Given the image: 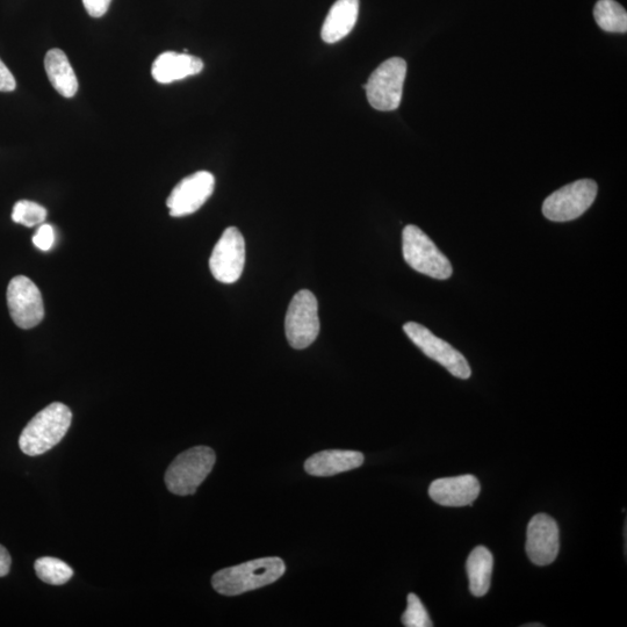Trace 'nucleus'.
<instances>
[{
    "label": "nucleus",
    "mask_w": 627,
    "mask_h": 627,
    "mask_svg": "<svg viewBox=\"0 0 627 627\" xmlns=\"http://www.w3.org/2000/svg\"><path fill=\"white\" fill-rule=\"evenodd\" d=\"M406 76L407 63L400 57L380 64L364 85L370 105L381 112L396 110L401 104Z\"/></svg>",
    "instance_id": "5"
},
{
    "label": "nucleus",
    "mask_w": 627,
    "mask_h": 627,
    "mask_svg": "<svg viewBox=\"0 0 627 627\" xmlns=\"http://www.w3.org/2000/svg\"><path fill=\"white\" fill-rule=\"evenodd\" d=\"M45 68L54 89L64 98H72L78 91V81L74 69L61 49L49 50L45 57Z\"/></svg>",
    "instance_id": "17"
},
{
    "label": "nucleus",
    "mask_w": 627,
    "mask_h": 627,
    "mask_svg": "<svg viewBox=\"0 0 627 627\" xmlns=\"http://www.w3.org/2000/svg\"><path fill=\"white\" fill-rule=\"evenodd\" d=\"M16 78L7 68L2 60H0V92H12L16 90Z\"/></svg>",
    "instance_id": "25"
},
{
    "label": "nucleus",
    "mask_w": 627,
    "mask_h": 627,
    "mask_svg": "<svg viewBox=\"0 0 627 627\" xmlns=\"http://www.w3.org/2000/svg\"><path fill=\"white\" fill-rule=\"evenodd\" d=\"M402 252L405 261L422 275L438 280L452 276V265L430 237L420 228L409 225L403 229Z\"/></svg>",
    "instance_id": "4"
},
{
    "label": "nucleus",
    "mask_w": 627,
    "mask_h": 627,
    "mask_svg": "<svg viewBox=\"0 0 627 627\" xmlns=\"http://www.w3.org/2000/svg\"><path fill=\"white\" fill-rule=\"evenodd\" d=\"M594 18L603 31L626 33L627 12L616 0H598L594 9Z\"/></svg>",
    "instance_id": "19"
},
{
    "label": "nucleus",
    "mask_w": 627,
    "mask_h": 627,
    "mask_svg": "<svg viewBox=\"0 0 627 627\" xmlns=\"http://www.w3.org/2000/svg\"><path fill=\"white\" fill-rule=\"evenodd\" d=\"M359 0H337L324 20L321 36L327 43H336L348 36L356 26Z\"/></svg>",
    "instance_id": "16"
},
{
    "label": "nucleus",
    "mask_w": 627,
    "mask_h": 627,
    "mask_svg": "<svg viewBox=\"0 0 627 627\" xmlns=\"http://www.w3.org/2000/svg\"><path fill=\"white\" fill-rule=\"evenodd\" d=\"M112 0H83L86 12L93 18L103 17L110 9Z\"/></svg>",
    "instance_id": "24"
},
{
    "label": "nucleus",
    "mask_w": 627,
    "mask_h": 627,
    "mask_svg": "<svg viewBox=\"0 0 627 627\" xmlns=\"http://www.w3.org/2000/svg\"><path fill=\"white\" fill-rule=\"evenodd\" d=\"M215 461V452L208 446L180 453L165 473V484L172 494L193 495L212 472Z\"/></svg>",
    "instance_id": "3"
},
{
    "label": "nucleus",
    "mask_w": 627,
    "mask_h": 627,
    "mask_svg": "<svg viewBox=\"0 0 627 627\" xmlns=\"http://www.w3.org/2000/svg\"><path fill=\"white\" fill-rule=\"evenodd\" d=\"M597 196V184L592 179L561 187L544 201L543 214L553 222H567L580 218L593 205Z\"/></svg>",
    "instance_id": "7"
},
{
    "label": "nucleus",
    "mask_w": 627,
    "mask_h": 627,
    "mask_svg": "<svg viewBox=\"0 0 627 627\" xmlns=\"http://www.w3.org/2000/svg\"><path fill=\"white\" fill-rule=\"evenodd\" d=\"M559 526L554 518L538 514L532 518L526 533V553L532 564L551 565L560 550Z\"/></svg>",
    "instance_id": "12"
},
{
    "label": "nucleus",
    "mask_w": 627,
    "mask_h": 627,
    "mask_svg": "<svg viewBox=\"0 0 627 627\" xmlns=\"http://www.w3.org/2000/svg\"><path fill=\"white\" fill-rule=\"evenodd\" d=\"M245 265V241L242 233L229 227L216 243L209 258L213 277L222 284H234L242 276Z\"/></svg>",
    "instance_id": "10"
},
{
    "label": "nucleus",
    "mask_w": 627,
    "mask_h": 627,
    "mask_svg": "<svg viewBox=\"0 0 627 627\" xmlns=\"http://www.w3.org/2000/svg\"><path fill=\"white\" fill-rule=\"evenodd\" d=\"M214 187L215 178L208 171H198L180 180L167 200L170 215L183 218L196 213L212 197Z\"/></svg>",
    "instance_id": "11"
},
{
    "label": "nucleus",
    "mask_w": 627,
    "mask_h": 627,
    "mask_svg": "<svg viewBox=\"0 0 627 627\" xmlns=\"http://www.w3.org/2000/svg\"><path fill=\"white\" fill-rule=\"evenodd\" d=\"M72 413L63 403L55 402L36 414L19 438L20 450L36 457L52 450L67 435Z\"/></svg>",
    "instance_id": "2"
},
{
    "label": "nucleus",
    "mask_w": 627,
    "mask_h": 627,
    "mask_svg": "<svg viewBox=\"0 0 627 627\" xmlns=\"http://www.w3.org/2000/svg\"><path fill=\"white\" fill-rule=\"evenodd\" d=\"M7 306L14 323L21 329H32L45 317L42 294L25 276L14 277L7 287Z\"/></svg>",
    "instance_id": "9"
},
{
    "label": "nucleus",
    "mask_w": 627,
    "mask_h": 627,
    "mask_svg": "<svg viewBox=\"0 0 627 627\" xmlns=\"http://www.w3.org/2000/svg\"><path fill=\"white\" fill-rule=\"evenodd\" d=\"M34 567L39 579L53 586L64 585L74 575V571L66 562L52 557L36 560Z\"/></svg>",
    "instance_id": "20"
},
{
    "label": "nucleus",
    "mask_w": 627,
    "mask_h": 627,
    "mask_svg": "<svg viewBox=\"0 0 627 627\" xmlns=\"http://www.w3.org/2000/svg\"><path fill=\"white\" fill-rule=\"evenodd\" d=\"M403 330L425 356L444 366L452 376L464 380L471 377V366L466 358L449 343L432 334L428 328L420 323L408 322L403 326Z\"/></svg>",
    "instance_id": "8"
},
{
    "label": "nucleus",
    "mask_w": 627,
    "mask_h": 627,
    "mask_svg": "<svg viewBox=\"0 0 627 627\" xmlns=\"http://www.w3.org/2000/svg\"><path fill=\"white\" fill-rule=\"evenodd\" d=\"M12 559L9 551L0 545V578L10 573Z\"/></svg>",
    "instance_id": "26"
},
{
    "label": "nucleus",
    "mask_w": 627,
    "mask_h": 627,
    "mask_svg": "<svg viewBox=\"0 0 627 627\" xmlns=\"http://www.w3.org/2000/svg\"><path fill=\"white\" fill-rule=\"evenodd\" d=\"M364 464V454L357 451L328 450L313 454L305 463V471L314 477L333 475L356 470Z\"/></svg>",
    "instance_id": "15"
},
{
    "label": "nucleus",
    "mask_w": 627,
    "mask_h": 627,
    "mask_svg": "<svg viewBox=\"0 0 627 627\" xmlns=\"http://www.w3.org/2000/svg\"><path fill=\"white\" fill-rule=\"evenodd\" d=\"M47 218V209L33 201L20 200L13 207L12 220L28 228L42 225Z\"/></svg>",
    "instance_id": "21"
},
{
    "label": "nucleus",
    "mask_w": 627,
    "mask_h": 627,
    "mask_svg": "<svg viewBox=\"0 0 627 627\" xmlns=\"http://www.w3.org/2000/svg\"><path fill=\"white\" fill-rule=\"evenodd\" d=\"M524 626H525V627H533V626H536V627H542L543 625H542V624H526V625H524Z\"/></svg>",
    "instance_id": "27"
},
{
    "label": "nucleus",
    "mask_w": 627,
    "mask_h": 627,
    "mask_svg": "<svg viewBox=\"0 0 627 627\" xmlns=\"http://www.w3.org/2000/svg\"><path fill=\"white\" fill-rule=\"evenodd\" d=\"M407 610L402 616V624L407 627H431V619L427 609L424 608L420 598L415 594H409L407 598Z\"/></svg>",
    "instance_id": "22"
},
{
    "label": "nucleus",
    "mask_w": 627,
    "mask_h": 627,
    "mask_svg": "<svg viewBox=\"0 0 627 627\" xmlns=\"http://www.w3.org/2000/svg\"><path fill=\"white\" fill-rule=\"evenodd\" d=\"M285 572V562L280 558L256 559L222 569L214 574L212 586L221 595L237 596L272 585Z\"/></svg>",
    "instance_id": "1"
},
{
    "label": "nucleus",
    "mask_w": 627,
    "mask_h": 627,
    "mask_svg": "<svg viewBox=\"0 0 627 627\" xmlns=\"http://www.w3.org/2000/svg\"><path fill=\"white\" fill-rule=\"evenodd\" d=\"M481 486L474 475L466 474L460 477L438 479L432 482L429 495L444 507L472 506L478 499Z\"/></svg>",
    "instance_id": "13"
},
{
    "label": "nucleus",
    "mask_w": 627,
    "mask_h": 627,
    "mask_svg": "<svg viewBox=\"0 0 627 627\" xmlns=\"http://www.w3.org/2000/svg\"><path fill=\"white\" fill-rule=\"evenodd\" d=\"M494 558L485 546H478L467 559L466 569L472 595L482 597L487 595L492 583Z\"/></svg>",
    "instance_id": "18"
},
{
    "label": "nucleus",
    "mask_w": 627,
    "mask_h": 627,
    "mask_svg": "<svg viewBox=\"0 0 627 627\" xmlns=\"http://www.w3.org/2000/svg\"><path fill=\"white\" fill-rule=\"evenodd\" d=\"M203 69L204 62L197 56L187 53L165 52L154 61L151 75L157 83L171 84L190 76H196Z\"/></svg>",
    "instance_id": "14"
},
{
    "label": "nucleus",
    "mask_w": 627,
    "mask_h": 627,
    "mask_svg": "<svg viewBox=\"0 0 627 627\" xmlns=\"http://www.w3.org/2000/svg\"><path fill=\"white\" fill-rule=\"evenodd\" d=\"M33 243L36 248L42 251H48L53 248L55 243L54 228L46 223H42L33 236Z\"/></svg>",
    "instance_id": "23"
},
{
    "label": "nucleus",
    "mask_w": 627,
    "mask_h": 627,
    "mask_svg": "<svg viewBox=\"0 0 627 627\" xmlns=\"http://www.w3.org/2000/svg\"><path fill=\"white\" fill-rule=\"evenodd\" d=\"M319 304L315 295L301 290L294 295L285 317L288 343L295 350H304L312 345L320 334Z\"/></svg>",
    "instance_id": "6"
}]
</instances>
